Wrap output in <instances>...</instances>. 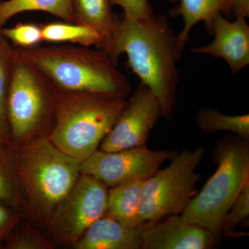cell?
<instances>
[{"mask_svg": "<svg viewBox=\"0 0 249 249\" xmlns=\"http://www.w3.org/2000/svg\"><path fill=\"white\" fill-rule=\"evenodd\" d=\"M196 124L206 133L229 131L242 138L249 136V115L228 116L213 108H201L198 111Z\"/></svg>", "mask_w": 249, "mask_h": 249, "instance_id": "obj_21", "label": "cell"}, {"mask_svg": "<svg viewBox=\"0 0 249 249\" xmlns=\"http://www.w3.org/2000/svg\"><path fill=\"white\" fill-rule=\"evenodd\" d=\"M178 4L170 12L173 17L182 18L183 27L178 35V43L184 49L189 41L193 28L204 22L209 35L213 34V23L217 14L229 16L232 14V0H170Z\"/></svg>", "mask_w": 249, "mask_h": 249, "instance_id": "obj_16", "label": "cell"}, {"mask_svg": "<svg viewBox=\"0 0 249 249\" xmlns=\"http://www.w3.org/2000/svg\"><path fill=\"white\" fill-rule=\"evenodd\" d=\"M246 19L237 18L230 22L222 14H217L213 23V41L192 49V52L222 58L232 74H237L249 64V26Z\"/></svg>", "mask_w": 249, "mask_h": 249, "instance_id": "obj_11", "label": "cell"}, {"mask_svg": "<svg viewBox=\"0 0 249 249\" xmlns=\"http://www.w3.org/2000/svg\"><path fill=\"white\" fill-rule=\"evenodd\" d=\"M121 95L58 90L49 140L83 162L97 150L128 101Z\"/></svg>", "mask_w": 249, "mask_h": 249, "instance_id": "obj_3", "label": "cell"}, {"mask_svg": "<svg viewBox=\"0 0 249 249\" xmlns=\"http://www.w3.org/2000/svg\"><path fill=\"white\" fill-rule=\"evenodd\" d=\"M145 225L131 229L106 214L93 223L73 247L76 249H142V233Z\"/></svg>", "mask_w": 249, "mask_h": 249, "instance_id": "obj_13", "label": "cell"}, {"mask_svg": "<svg viewBox=\"0 0 249 249\" xmlns=\"http://www.w3.org/2000/svg\"><path fill=\"white\" fill-rule=\"evenodd\" d=\"M204 148L183 150L172 159L169 166L145 178L141 196L140 215L147 224L182 213L196 196L200 178L196 167L204 157Z\"/></svg>", "mask_w": 249, "mask_h": 249, "instance_id": "obj_7", "label": "cell"}, {"mask_svg": "<svg viewBox=\"0 0 249 249\" xmlns=\"http://www.w3.org/2000/svg\"><path fill=\"white\" fill-rule=\"evenodd\" d=\"M21 219L17 213L0 203V243L12 233Z\"/></svg>", "mask_w": 249, "mask_h": 249, "instance_id": "obj_26", "label": "cell"}, {"mask_svg": "<svg viewBox=\"0 0 249 249\" xmlns=\"http://www.w3.org/2000/svg\"><path fill=\"white\" fill-rule=\"evenodd\" d=\"M232 14L236 18H249V0H232Z\"/></svg>", "mask_w": 249, "mask_h": 249, "instance_id": "obj_27", "label": "cell"}, {"mask_svg": "<svg viewBox=\"0 0 249 249\" xmlns=\"http://www.w3.org/2000/svg\"><path fill=\"white\" fill-rule=\"evenodd\" d=\"M113 6L118 5L124 10V16L134 19L148 18L154 14L149 0H110Z\"/></svg>", "mask_w": 249, "mask_h": 249, "instance_id": "obj_25", "label": "cell"}, {"mask_svg": "<svg viewBox=\"0 0 249 249\" xmlns=\"http://www.w3.org/2000/svg\"><path fill=\"white\" fill-rule=\"evenodd\" d=\"M145 179L133 178L112 187L108 191V215L131 229L145 225L140 215L141 196Z\"/></svg>", "mask_w": 249, "mask_h": 249, "instance_id": "obj_17", "label": "cell"}, {"mask_svg": "<svg viewBox=\"0 0 249 249\" xmlns=\"http://www.w3.org/2000/svg\"><path fill=\"white\" fill-rule=\"evenodd\" d=\"M217 169L180 217L217 235L226 214L249 183V148L245 142H228L217 152Z\"/></svg>", "mask_w": 249, "mask_h": 249, "instance_id": "obj_6", "label": "cell"}, {"mask_svg": "<svg viewBox=\"0 0 249 249\" xmlns=\"http://www.w3.org/2000/svg\"><path fill=\"white\" fill-rule=\"evenodd\" d=\"M0 203L36 224L43 222L31 202L15 166L11 147L0 142Z\"/></svg>", "mask_w": 249, "mask_h": 249, "instance_id": "obj_15", "label": "cell"}, {"mask_svg": "<svg viewBox=\"0 0 249 249\" xmlns=\"http://www.w3.org/2000/svg\"><path fill=\"white\" fill-rule=\"evenodd\" d=\"M249 183L243 188L231 208L226 214L223 222L222 231H230L241 222L249 217Z\"/></svg>", "mask_w": 249, "mask_h": 249, "instance_id": "obj_24", "label": "cell"}, {"mask_svg": "<svg viewBox=\"0 0 249 249\" xmlns=\"http://www.w3.org/2000/svg\"><path fill=\"white\" fill-rule=\"evenodd\" d=\"M114 49L117 62L121 54L127 55L129 68L158 98L163 116L171 119L183 49L166 18L154 13L134 19L123 15L118 18Z\"/></svg>", "mask_w": 249, "mask_h": 249, "instance_id": "obj_1", "label": "cell"}, {"mask_svg": "<svg viewBox=\"0 0 249 249\" xmlns=\"http://www.w3.org/2000/svg\"><path fill=\"white\" fill-rule=\"evenodd\" d=\"M16 49L0 33V142L10 146L6 100L12 76Z\"/></svg>", "mask_w": 249, "mask_h": 249, "instance_id": "obj_20", "label": "cell"}, {"mask_svg": "<svg viewBox=\"0 0 249 249\" xmlns=\"http://www.w3.org/2000/svg\"><path fill=\"white\" fill-rule=\"evenodd\" d=\"M27 11H43L74 22L71 0H6L0 1V28L16 15Z\"/></svg>", "mask_w": 249, "mask_h": 249, "instance_id": "obj_18", "label": "cell"}, {"mask_svg": "<svg viewBox=\"0 0 249 249\" xmlns=\"http://www.w3.org/2000/svg\"><path fill=\"white\" fill-rule=\"evenodd\" d=\"M213 232L173 214L158 222L148 223L142 231V249H206L214 241Z\"/></svg>", "mask_w": 249, "mask_h": 249, "instance_id": "obj_12", "label": "cell"}, {"mask_svg": "<svg viewBox=\"0 0 249 249\" xmlns=\"http://www.w3.org/2000/svg\"><path fill=\"white\" fill-rule=\"evenodd\" d=\"M16 48L60 91L110 93L124 97L130 92L127 77L101 49L78 45Z\"/></svg>", "mask_w": 249, "mask_h": 249, "instance_id": "obj_2", "label": "cell"}, {"mask_svg": "<svg viewBox=\"0 0 249 249\" xmlns=\"http://www.w3.org/2000/svg\"><path fill=\"white\" fill-rule=\"evenodd\" d=\"M10 147L27 196L47 224L79 178L82 162L59 150L48 136H39Z\"/></svg>", "mask_w": 249, "mask_h": 249, "instance_id": "obj_4", "label": "cell"}, {"mask_svg": "<svg viewBox=\"0 0 249 249\" xmlns=\"http://www.w3.org/2000/svg\"><path fill=\"white\" fill-rule=\"evenodd\" d=\"M176 155L151 150L145 145L116 152L96 150L82 162L80 173L92 177L106 186L114 187L133 178H148Z\"/></svg>", "mask_w": 249, "mask_h": 249, "instance_id": "obj_9", "label": "cell"}, {"mask_svg": "<svg viewBox=\"0 0 249 249\" xmlns=\"http://www.w3.org/2000/svg\"><path fill=\"white\" fill-rule=\"evenodd\" d=\"M58 93L53 83L16 50L6 100L10 146L49 134Z\"/></svg>", "mask_w": 249, "mask_h": 249, "instance_id": "obj_5", "label": "cell"}, {"mask_svg": "<svg viewBox=\"0 0 249 249\" xmlns=\"http://www.w3.org/2000/svg\"><path fill=\"white\" fill-rule=\"evenodd\" d=\"M15 228V233L7 245L11 249H47L52 245L28 224Z\"/></svg>", "mask_w": 249, "mask_h": 249, "instance_id": "obj_23", "label": "cell"}, {"mask_svg": "<svg viewBox=\"0 0 249 249\" xmlns=\"http://www.w3.org/2000/svg\"><path fill=\"white\" fill-rule=\"evenodd\" d=\"M0 33L18 48H31L43 42L41 25L33 23L18 22L14 27H2Z\"/></svg>", "mask_w": 249, "mask_h": 249, "instance_id": "obj_22", "label": "cell"}, {"mask_svg": "<svg viewBox=\"0 0 249 249\" xmlns=\"http://www.w3.org/2000/svg\"><path fill=\"white\" fill-rule=\"evenodd\" d=\"M160 116H163V111L158 98L146 85L140 83L101 142V150L116 152L144 146Z\"/></svg>", "mask_w": 249, "mask_h": 249, "instance_id": "obj_10", "label": "cell"}, {"mask_svg": "<svg viewBox=\"0 0 249 249\" xmlns=\"http://www.w3.org/2000/svg\"><path fill=\"white\" fill-rule=\"evenodd\" d=\"M107 198L104 183L80 174L46 225L56 240L73 245L93 223L107 213Z\"/></svg>", "mask_w": 249, "mask_h": 249, "instance_id": "obj_8", "label": "cell"}, {"mask_svg": "<svg viewBox=\"0 0 249 249\" xmlns=\"http://www.w3.org/2000/svg\"><path fill=\"white\" fill-rule=\"evenodd\" d=\"M43 42L49 43L70 42L73 45L97 47L99 37L91 28L75 22H57L41 25Z\"/></svg>", "mask_w": 249, "mask_h": 249, "instance_id": "obj_19", "label": "cell"}, {"mask_svg": "<svg viewBox=\"0 0 249 249\" xmlns=\"http://www.w3.org/2000/svg\"><path fill=\"white\" fill-rule=\"evenodd\" d=\"M71 5L74 22L92 29L99 37L96 49L106 52L117 65L114 39L118 18L111 11L110 0H71Z\"/></svg>", "mask_w": 249, "mask_h": 249, "instance_id": "obj_14", "label": "cell"}]
</instances>
